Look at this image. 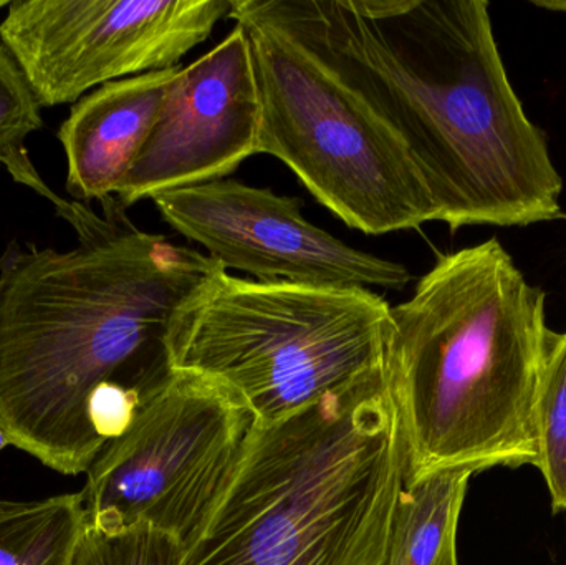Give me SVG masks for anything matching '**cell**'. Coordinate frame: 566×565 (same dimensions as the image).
<instances>
[{
	"mask_svg": "<svg viewBox=\"0 0 566 565\" xmlns=\"http://www.w3.org/2000/svg\"><path fill=\"white\" fill-rule=\"evenodd\" d=\"M102 205L60 216L75 248L10 241L0 255V430L66 477L132 428L171 375L176 318L222 269Z\"/></svg>",
	"mask_w": 566,
	"mask_h": 565,
	"instance_id": "obj_1",
	"label": "cell"
},
{
	"mask_svg": "<svg viewBox=\"0 0 566 565\" xmlns=\"http://www.w3.org/2000/svg\"><path fill=\"white\" fill-rule=\"evenodd\" d=\"M318 53L395 129L436 221L528 226L560 215L547 139L509 80L485 0H232Z\"/></svg>",
	"mask_w": 566,
	"mask_h": 565,
	"instance_id": "obj_2",
	"label": "cell"
},
{
	"mask_svg": "<svg viewBox=\"0 0 566 565\" xmlns=\"http://www.w3.org/2000/svg\"><path fill=\"white\" fill-rule=\"evenodd\" d=\"M391 317L386 377L405 420L408 480L534 464L535 398L555 332L545 292L501 242L441 255Z\"/></svg>",
	"mask_w": 566,
	"mask_h": 565,
	"instance_id": "obj_3",
	"label": "cell"
},
{
	"mask_svg": "<svg viewBox=\"0 0 566 565\" xmlns=\"http://www.w3.org/2000/svg\"><path fill=\"white\" fill-rule=\"evenodd\" d=\"M408 473L388 377L277 423L254 421L185 565H382Z\"/></svg>",
	"mask_w": 566,
	"mask_h": 565,
	"instance_id": "obj_4",
	"label": "cell"
},
{
	"mask_svg": "<svg viewBox=\"0 0 566 565\" xmlns=\"http://www.w3.org/2000/svg\"><path fill=\"white\" fill-rule=\"evenodd\" d=\"M391 305L369 289L259 282L218 272L176 318L172 370L244 398L255 423L386 377Z\"/></svg>",
	"mask_w": 566,
	"mask_h": 565,
	"instance_id": "obj_5",
	"label": "cell"
},
{
	"mask_svg": "<svg viewBox=\"0 0 566 565\" xmlns=\"http://www.w3.org/2000/svg\"><path fill=\"white\" fill-rule=\"evenodd\" d=\"M251 39L261 96L258 155H271L348 228L368 236L436 221L431 192L395 129L305 43L229 13Z\"/></svg>",
	"mask_w": 566,
	"mask_h": 565,
	"instance_id": "obj_6",
	"label": "cell"
},
{
	"mask_svg": "<svg viewBox=\"0 0 566 565\" xmlns=\"http://www.w3.org/2000/svg\"><path fill=\"white\" fill-rule=\"evenodd\" d=\"M254 421L228 385L172 370L86 471L78 493L86 526L113 533L149 524L191 543L228 490Z\"/></svg>",
	"mask_w": 566,
	"mask_h": 565,
	"instance_id": "obj_7",
	"label": "cell"
},
{
	"mask_svg": "<svg viewBox=\"0 0 566 565\" xmlns=\"http://www.w3.org/2000/svg\"><path fill=\"white\" fill-rule=\"evenodd\" d=\"M0 40L42 108L105 83L181 65L231 0H12Z\"/></svg>",
	"mask_w": 566,
	"mask_h": 565,
	"instance_id": "obj_8",
	"label": "cell"
},
{
	"mask_svg": "<svg viewBox=\"0 0 566 565\" xmlns=\"http://www.w3.org/2000/svg\"><path fill=\"white\" fill-rule=\"evenodd\" d=\"M176 232L202 245L226 272L259 282L402 291L401 262L359 251L310 222L298 198L234 178L172 189L151 199Z\"/></svg>",
	"mask_w": 566,
	"mask_h": 565,
	"instance_id": "obj_9",
	"label": "cell"
},
{
	"mask_svg": "<svg viewBox=\"0 0 566 565\" xmlns=\"http://www.w3.org/2000/svg\"><path fill=\"white\" fill-rule=\"evenodd\" d=\"M259 133L261 96L251 39L235 23L214 49L181 65L116 199L126 209L172 189L231 178L258 155Z\"/></svg>",
	"mask_w": 566,
	"mask_h": 565,
	"instance_id": "obj_10",
	"label": "cell"
},
{
	"mask_svg": "<svg viewBox=\"0 0 566 565\" xmlns=\"http://www.w3.org/2000/svg\"><path fill=\"white\" fill-rule=\"evenodd\" d=\"M181 65L105 83L73 103L56 136L75 201L115 198L148 142Z\"/></svg>",
	"mask_w": 566,
	"mask_h": 565,
	"instance_id": "obj_11",
	"label": "cell"
},
{
	"mask_svg": "<svg viewBox=\"0 0 566 565\" xmlns=\"http://www.w3.org/2000/svg\"><path fill=\"white\" fill-rule=\"evenodd\" d=\"M472 474L451 468L406 481L382 565H459V517Z\"/></svg>",
	"mask_w": 566,
	"mask_h": 565,
	"instance_id": "obj_12",
	"label": "cell"
},
{
	"mask_svg": "<svg viewBox=\"0 0 566 565\" xmlns=\"http://www.w3.org/2000/svg\"><path fill=\"white\" fill-rule=\"evenodd\" d=\"M85 524L78 493L20 503L0 516V565H70Z\"/></svg>",
	"mask_w": 566,
	"mask_h": 565,
	"instance_id": "obj_13",
	"label": "cell"
},
{
	"mask_svg": "<svg viewBox=\"0 0 566 565\" xmlns=\"http://www.w3.org/2000/svg\"><path fill=\"white\" fill-rule=\"evenodd\" d=\"M42 128V105L19 63L0 40V166L13 181L52 202L56 215L62 216L70 201L60 198L43 181L25 146L27 138Z\"/></svg>",
	"mask_w": 566,
	"mask_h": 565,
	"instance_id": "obj_14",
	"label": "cell"
},
{
	"mask_svg": "<svg viewBox=\"0 0 566 565\" xmlns=\"http://www.w3.org/2000/svg\"><path fill=\"white\" fill-rule=\"evenodd\" d=\"M537 458L552 506L566 511V332L555 334L542 372L534 407Z\"/></svg>",
	"mask_w": 566,
	"mask_h": 565,
	"instance_id": "obj_15",
	"label": "cell"
},
{
	"mask_svg": "<svg viewBox=\"0 0 566 565\" xmlns=\"http://www.w3.org/2000/svg\"><path fill=\"white\" fill-rule=\"evenodd\" d=\"M70 565H185V546L149 524L126 530H93L85 524Z\"/></svg>",
	"mask_w": 566,
	"mask_h": 565,
	"instance_id": "obj_16",
	"label": "cell"
},
{
	"mask_svg": "<svg viewBox=\"0 0 566 565\" xmlns=\"http://www.w3.org/2000/svg\"><path fill=\"white\" fill-rule=\"evenodd\" d=\"M534 6L541 9L555 10V12L566 13V0H531Z\"/></svg>",
	"mask_w": 566,
	"mask_h": 565,
	"instance_id": "obj_17",
	"label": "cell"
},
{
	"mask_svg": "<svg viewBox=\"0 0 566 565\" xmlns=\"http://www.w3.org/2000/svg\"><path fill=\"white\" fill-rule=\"evenodd\" d=\"M20 506V503H15V501H2L0 500V516L2 514L10 513V511L17 510Z\"/></svg>",
	"mask_w": 566,
	"mask_h": 565,
	"instance_id": "obj_18",
	"label": "cell"
},
{
	"mask_svg": "<svg viewBox=\"0 0 566 565\" xmlns=\"http://www.w3.org/2000/svg\"><path fill=\"white\" fill-rule=\"evenodd\" d=\"M10 2H12V0H0V9H3V7H9Z\"/></svg>",
	"mask_w": 566,
	"mask_h": 565,
	"instance_id": "obj_19",
	"label": "cell"
}]
</instances>
